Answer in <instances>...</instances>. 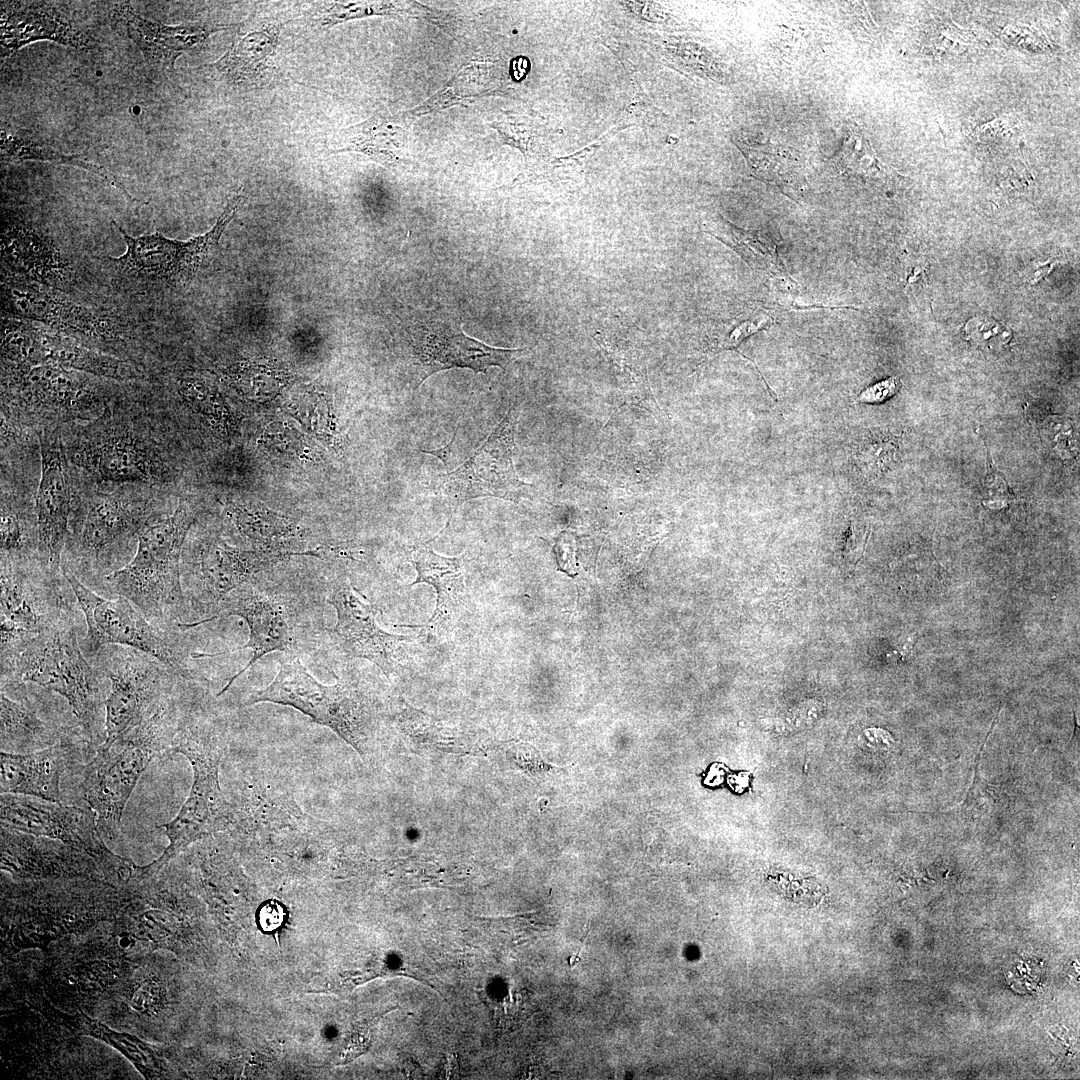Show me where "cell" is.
<instances>
[{
	"label": "cell",
	"mask_w": 1080,
	"mask_h": 1080,
	"mask_svg": "<svg viewBox=\"0 0 1080 1080\" xmlns=\"http://www.w3.org/2000/svg\"><path fill=\"white\" fill-rule=\"evenodd\" d=\"M63 739L61 731L40 718L27 701L13 700L1 690V751L31 753Z\"/></svg>",
	"instance_id": "obj_30"
},
{
	"label": "cell",
	"mask_w": 1080,
	"mask_h": 1080,
	"mask_svg": "<svg viewBox=\"0 0 1080 1080\" xmlns=\"http://www.w3.org/2000/svg\"><path fill=\"white\" fill-rule=\"evenodd\" d=\"M101 670L87 661L73 620L40 633L1 659V684L32 682L66 699L83 731L105 739V700Z\"/></svg>",
	"instance_id": "obj_1"
},
{
	"label": "cell",
	"mask_w": 1080,
	"mask_h": 1080,
	"mask_svg": "<svg viewBox=\"0 0 1080 1080\" xmlns=\"http://www.w3.org/2000/svg\"><path fill=\"white\" fill-rule=\"evenodd\" d=\"M0 134L2 161L33 160L77 167L98 175L132 199L125 186L111 172L82 154L64 153L54 149L29 130L7 124H2Z\"/></svg>",
	"instance_id": "obj_32"
},
{
	"label": "cell",
	"mask_w": 1080,
	"mask_h": 1080,
	"mask_svg": "<svg viewBox=\"0 0 1080 1080\" xmlns=\"http://www.w3.org/2000/svg\"><path fill=\"white\" fill-rule=\"evenodd\" d=\"M914 642H915V639H910V641H908L904 645L903 650H902V653L904 655H908L911 652Z\"/></svg>",
	"instance_id": "obj_46"
},
{
	"label": "cell",
	"mask_w": 1080,
	"mask_h": 1080,
	"mask_svg": "<svg viewBox=\"0 0 1080 1080\" xmlns=\"http://www.w3.org/2000/svg\"><path fill=\"white\" fill-rule=\"evenodd\" d=\"M406 136L400 126L381 115L342 130L331 153L357 152L388 167L404 157Z\"/></svg>",
	"instance_id": "obj_31"
},
{
	"label": "cell",
	"mask_w": 1080,
	"mask_h": 1080,
	"mask_svg": "<svg viewBox=\"0 0 1080 1080\" xmlns=\"http://www.w3.org/2000/svg\"><path fill=\"white\" fill-rule=\"evenodd\" d=\"M3 379L26 410L69 419L100 407V398L87 379L60 366L40 364L2 374Z\"/></svg>",
	"instance_id": "obj_19"
},
{
	"label": "cell",
	"mask_w": 1080,
	"mask_h": 1080,
	"mask_svg": "<svg viewBox=\"0 0 1080 1080\" xmlns=\"http://www.w3.org/2000/svg\"><path fill=\"white\" fill-rule=\"evenodd\" d=\"M1 6V58L38 40L87 48L93 38L45 2H4Z\"/></svg>",
	"instance_id": "obj_23"
},
{
	"label": "cell",
	"mask_w": 1080,
	"mask_h": 1080,
	"mask_svg": "<svg viewBox=\"0 0 1080 1080\" xmlns=\"http://www.w3.org/2000/svg\"><path fill=\"white\" fill-rule=\"evenodd\" d=\"M554 552L561 569L566 568L567 573H570V570H575V544L573 537L569 533L563 532L559 536L554 546Z\"/></svg>",
	"instance_id": "obj_44"
},
{
	"label": "cell",
	"mask_w": 1080,
	"mask_h": 1080,
	"mask_svg": "<svg viewBox=\"0 0 1080 1080\" xmlns=\"http://www.w3.org/2000/svg\"><path fill=\"white\" fill-rule=\"evenodd\" d=\"M259 444L268 453L293 463L317 462L316 452L307 438L286 421H272L260 433Z\"/></svg>",
	"instance_id": "obj_36"
},
{
	"label": "cell",
	"mask_w": 1080,
	"mask_h": 1080,
	"mask_svg": "<svg viewBox=\"0 0 1080 1080\" xmlns=\"http://www.w3.org/2000/svg\"><path fill=\"white\" fill-rule=\"evenodd\" d=\"M409 344L418 385L432 374L451 368H469L476 373H485L491 366L504 368L516 351L488 346L441 322L413 327Z\"/></svg>",
	"instance_id": "obj_20"
},
{
	"label": "cell",
	"mask_w": 1080,
	"mask_h": 1080,
	"mask_svg": "<svg viewBox=\"0 0 1080 1080\" xmlns=\"http://www.w3.org/2000/svg\"><path fill=\"white\" fill-rule=\"evenodd\" d=\"M437 537L414 546L410 551V561L417 571L413 584L427 583L437 592L435 611L426 624L429 632L452 627L464 606L466 592L462 558L436 554L431 543Z\"/></svg>",
	"instance_id": "obj_25"
},
{
	"label": "cell",
	"mask_w": 1080,
	"mask_h": 1080,
	"mask_svg": "<svg viewBox=\"0 0 1080 1080\" xmlns=\"http://www.w3.org/2000/svg\"><path fill=\"white\" fill-rule=\"evenodd\" d=\"M400 726L414 743L425 748L463 755L482 752L463 733L441 725L408 703L400 716Z\"/></svg>",
	"instance_id": "obj_35"
},
{
	"label": "cell",
	"mask_w": 1080,
	"mask_h": 1080,
	"mask_svg": "<svg viewBox=\"0 0 1080 1080\" xmlns=\"http://www.w3.org/2000/svg\"><path fill=\"white\" fill-rule=\"evenodd\" d=\"M171 749L189 760L193 783L175 818L160 826L169 841L162 855L149 865L136 868V878L139 880L154 876L192 843L225 831L234 822V810L220 787L222 746L213 727L204 723L180 722Z\"/></svg>",
	"instance_id": "obj_4"
},
{
	"label": "cell",
	"mask_w": 1080,
	"mask_h": 1080,
	"mask_svg": "<svg viewBox=\"0 0 1080 1080\" xmlns=\"http://www.w3.org/2000/svg\"><path fill=\"white\" fill-rule=\"evenodd\" d=\"M2 300L11 315L70 336L108 341L121 333L112 317L76 303L61 290L8 271L2 280Z\"/></svg>",
	"instance_id": "obj_16"
},
{
	"label": "cell",
	"mask_w": 1080,
	"mask_h": 1080,
	"mask_svg": "<svg viewBox=\"0 0 1080 1080\" xmlns=\"http://www.w3.org/2000/svg\"><path fill=\"white\" fill-rule=\"evenodd\" d=\"M328 602L337 613L329 631L334 644L348 656L373 662L389 676L397 666L400 643L409 638L381 629L374 608L345 580L333 583Z\"/></svg>",
	"instance_id": "obj_18"
},
{
	"label": "cell",
	"mask_w": 1080,
	"mask_h": 1080,
	"mask_svg": "<svg viewBox=\"0 0 1080 1080\" xmlns=\"http://www.w3.org/2000/svg\"><path fill=\"white\" fill-rule=\"evenodd\" d=\"M179 393L188 406L219 437L230 438L236 418L218 389L208 380L186 377L179 381Z\"/></svg>",
	"instance_id": "obj_34"
},
{
	"label": "cell",
	"mask_w": 1080,
	"mask_h": 1080,
	"mask_svg": "<svg viewBox=\"0 0 1080 1080\" xmlns=\"http://www.w3.org/2000/svg\"><path fill=\"white\" fill-rule=\"evenodd\" d=\"M259 702L292 706L333 730L363 754L364 708L358 694L341 682L320 683L296 655H286L274 680L266 688L253 692L246 704Z\"/></svg>",
	"instance_id": "obj_9"
},
{
	"label": "cell",
	"mask_w": 1080,
	"mask_h": 1080,
	"mask_svg": "<svg viewBox=\"0 0 1080 1080\" xmlns=\"http://www.w3.org/2000/svg\"><path fill=\"white\" fill-rule=\"evenodd\" d=\"M71 461L100 481L156 484L165 466L157 444L132 426L105 424L82 435L67 451Z\"/></svg>",
	"instance_id": "obj_12"
},
{
	"label": "cell",
	"mask_w": 1080,
	"mask_h": 1080,
	"mask_svg": "<svg viewBox=\"0 0 1080 1080\" xmlns=\"http://www.w3.org/2000/svg\"><path fill=\"white\" fill-rule=\"evenodd\" d=\"M225 512L237 532L259 550L293 552L288 548L306 537L295 520L263 506L227 501Z\"/></svg>",
	"instance_id": "obj_28"
},
{
	"label": "cell",
	"mask_w": 1080,
	"mask_h": 1080,
	"mask_svg": "<svg viewBox=\"0 0 1080 1080\" xmlns=\"http://www.w3.org/2000/svg\"><path fill=\"white\" fill-rule=\"evenodd\" d=\"M179 724L169 697L148 719L111 744L98 747L84 768L81 789L102 836H115L139 778L157 755L172 746Z\"/></svg>",
	"instance_id": "obj_3"
},
{
	"label": "cell",
	"mask_w": 1080,
	"mask_h": 1080,
	"mask_svg": "<svg viewBox=\"0 0 1080 1080\" xmlns=\"http://www.w3.org/2000/svg\"><path fill=\"white\" fill-rule=\"evenodd\" d=\"M161 517L146 498L100 493L89 501L73 528L71 553L87 571L106 577L126 565L139 535Z\"/></svg>",
	"instance_id": "obj_7"
},
{
	"label": "cell",
	"mask_w": 1080,
	"mask_h": 1080,
	"mask_svg": "<svg viewBox=\"0 0 1080 1080\" xmlns=\"http://www.w3.org/2000/svg\"><path fill=\"white\" fill-rule=\"evenodd\" d=\"M1 827L59 841L88 854L104 871L124 878L131 864L105 846L96 814L88 807L69 806L25 795L1 794Z\"/></svg>",
	"instance_id": "obj_10"
},
{
	"label": "cell",
	"mask_w": 1080,
	"mask_h": 1080,
	"mask_svg": "<svg viewBox=\"0 0 1080 1080\" xmlns=\"http://www.w3.org/2000/svg\"><path fill=\"white\" fill-rule=\"evenodd\" d=\"M515 415L510 410L487 440L462 465L434 478L433 488L454 505L480 497L517 502L527 484L513 464Z\"/></svg>",
	"instance_id": "obj_14"
},
{
	"label": "cell",
	"mask_w": 1080,
	"mask_h": 1080,
	"mask_svg": "<svg viewBox=\"0 0 1080 1080\" xmlns=\"http://www.w3.org/2000/svg\"><path fill=\"white\" fill-rule=\"evenodd\" d=\"M61 572L85 616L87 634L81 649L86 657H94L106 645H121L151 655L180 676L188 677L183 654L172 637L127 598L118 596L112 600L98 595L62 563Z\"/></svg>",
	"instance_id": "obj_8"
},
{
	"label": "cell",
	"mask_w": 1080,
	"mask_h": 1080,
	"mask_svg": "<svg viewBox=\"0 0 1080 1080\" xmlns=\"http://www.w3.org/2000/svg\"><path fill=\"white\" fill-rule=\"evenodd\" d=\"M291 413L314 433L320 440L326 441L333 450L342 447V434L337 429L335 413L331 403L317 394L301 402L292 403Z\"/></svg>",
	"instance_id": "obj_37"
},
{
	"label": "cell",
	"mask_w": 1080,
	"mask_h": 1080,
	"mask_svg": "<svg viewBox=\"0 0 1080 1080\" xmlns=\"http://www.w3.org/2000/svg\"><path fill=\"white\" fill-rule=\"evenodd\" d=\"M58 1015L61 1022L75 1034L94 1037L121 1052L146 1079L157 1078L161 1074V1060L157 1052L135 1035L112 1030L81 1011L75 1015Z\"/></svg>",
	"instance_id": "obj_33"
},
{
	"label": "cell",
	"mask_w": 1080,
	"mask_h": 1080,
	"mask_svg": "<svg viewBox=\"0 0 1080 1080\" xmlns=\"http://www.w3.org/2000/svg\"><path fill=\"white\" fill-rule=\"evenodd\" d=\"M74 752L76 745L65 739L31 753L1 751V794L25 795L60 802V779Z\"/></svg>",
	"instance_id": "obj_24"
},
{
	"label": "cell",
	"mask_w": 1080,
	"mask_h": 1080,
	"mask_svg": "<svg viewBox=\"0 0 1080 1080\" xmlns=\"http://www.w3.org/2000/svg\"><path fill=\"white\" fill-rule=\"evenodd\" d=\"M37 362L117 381L142 378L140 369L123 359L95 351L62 332L36 325Z\"/></svg>",
	"instance_id": "obj_26"
},
{
	"label": "cell",
	"mask_w": 1080,
	"mask_h": 1080,
	"mask_svg": "<svg viewBox=\"0 0 1080 1080\" xmlns=\"http://www.w3.org/2000/svg\"><path fill=\"white\" fill-rule=\"evenodd\" d=\"M983 504L990 509H1002L1013 499L1006 480L994 469L990 471L984 481Z\"/></svg>",
	"instance_id": "obj_41"
},
{
	"label": "cell",
	"mask_w": 1080,
	"mask_h": 1080,
	"mask_svg": "<svg viewBox=\"0 0 1080 1080\" xmlns=\"http://www.w3.org/2000/svg\"><path fill=\"white\" fill-rule=\"evenodd\" d=\"M1 257L11 273L61 291L68 287L73 278L68 260L53 239L27 222H6L1 239Z\"/></svg>",
	"instance_id": "obj_22"
},
{
	"label": "cell",
	"mask_w": 1080,
	"mask_h": 1080,
	"mask_svg": "<svg viewBox=\"0 0 1080 1080\" xmlns=\"http://www.w3.org/2000/svg\"><path fill=\"white\" fill-rule=\"evenodd\" d=\"M279 31L278 25H267L238 36L217 62L207 66L208 69L230 83H253L270 68Z\"/></svg>",
	"instance_id": "obj_29"
},
{
	"label": "cell",
	"mask_w": 1080,
	"mask_h": 1080,
	"mask_svg": "<svg viewBox=\"0 0 1080 1080\" xmlns=\"http://www.w3.org/2000/svg\"><path fill=\"white\" fill-rule=\"evenodd\" d=\"M95 657L97 668L110 681L101 743L106 746L152 716L171 697L174 680L182 676L155 657L126 646L101 648Z\"/></svg>",
	"instance_id": "obj_6"
},
{
	"label": "cell",
	"mask_w": 1080,
	"mask_h": 1080,
	"mask_svg": "<svg viewBox=\"0 0 1080 1080\" xmlns=\"http://www.w3.org/2000/svg\"><path fill=\"white\" fill-rule=\"evenodd\" d=\"M239 616L250 630L248 642L240 648L217 654H199L198 657L218 656L241 649H251L253 654L238 673L230 678L218 696L225 693L235 680L258 659L273 651L295 655L301 635L297 613L285 596L271 588L253 585L252 579L233 590L220 604L217 613L205 623L221 616ZM204 623V624H205Z\"/></svg>",
	"instance_id": "obj_15"
},
{
	"label": "cell",
	"mask_w": 1080,
	"mask_h": 1080,
	"mask_svg": "<svg viewBox=\"0 0 1080 1080\" xmlns=\"http://www.w3.org/2000/svg\"><path fill=\"white\" fill-rule=\"evenodd\" d=\"M1 827L2 868L23 877L73 874L66 860L84 853L73 847L54 846L51 839Z\"/></svg>",
	"instance_id": "obj_27"
},
{
	"label": "cell",
	"mask_w": 1080,
	"mask_h": 1080,
	"mask_svg": "<svg viewBox=\"0 0 1080 1080\" xmlns=\"http://www.w3.org/2000/svg\"><path fill=\"white\" fill-rule=\"evenodd\" d=\"M901 387V381L896 376H891L864 389L858 400L863 403L878 404L894 396Z\"/></svg>",
	"instance_id": "obj_43"
},
{
	"label": "cell",
	"mask_w": 1080,
	"mask_h": 1080,
	"mask_svg": "<svg viewBox=\"0 0 1080 1080\" xmlns=\"http://www.w3.org/2000/svg\"><path fill=\"white\" fill-rule=\"evenodd\" d=\"M404 11L394 2H331L319 8L312 22L314 26L325 29L353 19L395 15Z\"/></svg>",
	"instance_id": "obj_39"
},
{
	"label": "cell",
	"mask_w": 1080,
	"mask_h": 1080,
	"mask_svg": "<svg viewBox=\"0 0 1080 1080\" xmlns=\"http://www.w3.org/2000/svg\"><path fill=\"white\" fill-rule=\"evenodd\" d=\"M41 476L36 494L39 563L54 574L61 570V553L69 535L71 486L60 439L45 434L40 440Z\"/></svg>",
	"instance_id": "obj_17"
},
{
	"label": "cell",
	"mask_w": 1080,
	"mask_h": 1080,
	"mask_svg": "<svg viewBox=\"0 0 1080 1080\" xmlns=\"http://www.w3.org/2000/svg\"><path fill=\"white\" fill-rule=\"evenodd\" d=\"M964 334L973 345L987 350L1002 348L1012 337L1008 327L989 317L971 318L965 324Z\"/></svg>",
	"instance_id": "obj_40"
},
{
	"label": "cell",
	"mask_w": 1080,
	"mask_h": 1080,
	"mask_svg": "<svg viewBox=\"0 0 1080 1080\" xmlns=\"http://www.w3.org/2000/svg\"><path fill=\"white\" fill-rule=\"evenodd\" d=\"M256 921L263 933H275L286 921V909L280 902L269 900L259 907Z\"/></svg>",
	"instance_id": "obj_42"
},
{
	"label": "cell",
	"mask_w": 1080,
	"mask_h": 1080,
	"mask_svg": "<svg viewBox=\"0 0 1080 1080\" xmlns=\"http://www.w3.org/2000/svg\"><path fill=\"white\" fill-rule=\"evenodd\" d=\"M111 17L125 28L128 37L142 52L147 66L159 74L171 72L182 53L204 43L211 34L234 26L196 22L167 25L136 14L129 3L116 5Z\"/></svg>",
	"instance_id": "obj_21"
},
{
	"label": "cell",
	"mask_w": 1080,
	"mask_h": 1080,
	"mask_svg": "<svg viewBox=\"0 0 1080 1080\" xmlns=\"http://www.w3.org/2000/svg\"><path fill=\"white\" fill-rule=\"evenodd\" d=\"M748 781H749L748 774L741 773V774L733 776L731 778V785L736 791L741 792L743 789H745L748 786Z\"/></svg>",
	"instance_id": "obj_45"
},
{
	"label": "cell",
	"mask_w": 1080,
	"mask_h": 1080,
	"mask_svg": "<svg viewBox=\"0 0 1080 1080\" xmlns=\"http://www.w3.org/2000/svg\"><path fill=\"white\" fill-rule=\"evenodd\" d=\"M195 513L185 500L169 515L147 526L138 537L131 560L107 575L106 581L157 625L173 623L185 611L180 560Z\"/></svg>",
	"instance_id": "obj_2"
},
{
	"label": "cell",
	"mask_w": 1080,
	"mask_h": 1080,
	"mask_svg": "<svg viewBox=\"0 0 1080 1080\" xmlns=\"http://www.w3.org/2000/svg\"><path fill=\"white\" fill-rule=\"evenodd\" d=\"M242 199L241 192H237L209 231L187 241L169 239L157 232L133 237L114 224L127 248L122 256L108 259L116 273L131 283L149 288L187 285L213 256Z\"/></svg>",
	"instance_id": "obj_5"
},
{
	"label": "cell",
	"mask_w": 1080,
	"mask_h": 1080,
	"mask_svg": "<svg viewBox=\"0 0 1080 1080\" xmlns=\"http://www.w3.org/2000/svg\"><path fill=\"white\" fill-rule=\"evenodd\" d=\"M836 161L842 171L851 174L869 177L886 174V166L877 158L867 139L857 130L847 133Z\"/></svg>",
	"instance_id": "obj_38"
},
{
	"label": "cell",
	"mask_w": 1080,
	"mask_h": 1080,
	"mask_svg": "<svg viewBox=\"0 0 1080 1080\" xmlns=\"http://www.w3.org/2000/svg\"><path fill=\"white\" fill-rule=\"evenodd\" d=\"M60 579L29 563L1 561V658L32 637L72 619Z\"/></svg>",
	"instance_id": "obj_11"
},
{
	"label": "cell",
	"mask_w": 1080,
	"mask_h": 1080,
	"mask_svg": "<svg viewBox=\"0 0 1080 1080\" xmlns=\"http://www.w3.org/2000/svg\"><path fill=\"white\" fill-rule=\"evenodd\" d=\"M295 552L243 550L227 544L219 537L201 539L188 561L185 578L190 601L196 610L205 615L194 623H181L188 629L211 619L223 600L235 589L248 582L255 574Z\"/></svg>",
	"instance_id": "obj_13"
}]
</instances>
